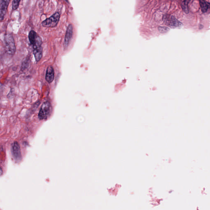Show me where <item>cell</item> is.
Segmentation results:
<instances>
[{
	"mask_svg": "<svg viewBox=\"0 0 210 210\" xmlns=\"http://www.w3.org/2000/svg\"><path fill=\"white\" fill-rule=\"evenodd\" d=\"M29 38L33 48V52L36 62H39L42 57V42L41 38L35 31L31 30L29 33Z\"/></svg>",
	"mask_w": 210,
	"mask_h": 210,
	"instance_id": "1",
	"label": "cell"
},
{
	"mask_svg": "<svg viewBox=\"0 0 210 210\" xmlns=\"http://www.w3.org/2000/svg\"><path fill=\"white\" fill-rule=\"evenodd\" d=\"M4 40L6 52L10 55H14L16 48L13 37L11 34H6Z\"/></svg>",
	"mask_w": 210,
	"mask_h": 210,
	"instance_id": "2",
	"label": "cell"
},
{
	"mask_svg": "<svg viewBox=\"0 0 210 210\" xmlns=\"http://www.w3.org/2000/svg\"><path fill=\"white\" fill-rule=\"evenodd\" d=\"M163 21L166 25L171 29L180 27L183 25L181 22L172 15H165L163 17Z\"/></svg>",
	"mask_w": 210,
	"mask_h": 210,
	"instance_id": "3",
	"label": "cell"
},
{
	"mask_svg": "<svg viewBox=\"0 0 210 210\" xmlns=\"http://www.w3.org/2000/svg\"><path fill=\"white\" fill-rule=\"evenodd\" d=\"M60 14L58 12L55 13L50 17L46 19L42 22V25L43 27L48 28L55 27L57 26L59 21Z\"/></svg>",
	"mask_w": 210,
	"mask_h": 210,
	"instance_id": "4",
	"label": "cell"
},
{
	"mask_svg": "<svg viewBox=\"0 0 210 210\" xmlns=\"http://www.w3.org/2000/svg\"><path fill=\"white\" fill-rule=\"evenodd\" d=\"M51 105L48 102H46L42 105L38 114L39 120H47L50 114Z\"/></svg>",
	"mask_w": 210,
	"mask_h": 210,
	"instance_id": "5",
	"label": "cell"
},
{
	"mask_svg": "<svg viewBox=\"0 0 210 210\" xmlns=\"http://www.w3.org/2000/svg\"><path fill=\"white\" fill-rule=\"evenodd\" d=\"M11 153L16 161H20L21 159V154L20 145L17 142H15L12 144L11 148Z\"/></svg>",
	"mask_w": 210,
	"mask_h": 210,
	"instance_id": "6",
	"label": "cell"
},
{
	"mask_svg": "<svg viewBox=\"0 0 210 210\" xmlns=\"http://www.w3.org/2000/svg\"><path fill=\"white\" fill-rule=\"evenodd\" d=\"M11 0H1V8H0V13H1V21H2L4 19L7 12V7L9 4Z\"/></svg>",
	"mask_w": 210,
	"mask_h": 210,
	"instance_id": "7",
	"label": "cell"
},
{
	"mask_svg": "<svg viewBox=\"0 0 210 210\" xmlns=\"http://www.w3.org/2000/svg\"><path fill=\"white\" fill-rule=\"evenodd\" d=\"M73 32V29L72 25L70 24L68 26L66 34H65V42H64L65 47H67L70 43V41L72 38Z\"/></svg>",
	"mask_w": 210,
	"mask_h": 210,
	"instance_id": "8",
	"label": "cell"
},
{
	"mask_svg": "<svg viewBox=\"0 0 210 210\" xmlns=\"http://www.w3.org/2000/svg\"><path fill=\"white\" fill-rule=\"evenodd\" d=\"M46 80L49 84L52 83L54 79V71L52 66H48L46 71Z\"/></svg>",
	"mask_w": 210,
	"mask_h": 210,
	"instance_id": "9",
	"label": "cell"
},
{
	"mask_svg": "<svg viewBox=\"0 0 210 210\" xmlns=\"http://www.w3.org/2000/svg\"><path fill=\"white\" fill-rule=\"evenodd\" d=\"M199 5L201 11L203 13L207 12L210 9V3L205 0H199Z\"/></svg>",
	"mask_w": 210,
	"mask_h": 210,
	"instance_id": "10",
	"label": "cell"
},
{
	"mask_svg": "<svg viewBox=\"0 0 210 210\" xmlns=\"http://www.w3.org/2000/svg\"><path fill=\"white\" fill-rule=\"evenodd\" d=\"M191 0H181L180 6L183 11L185 14H189V4Z\"/></svg>",
	"mask_w": 210,
	"mask_h": 210,
	"instance_id": "11",
	"label": "cell"
},
{
	"mask_svg": "<svg viewBox=\"0 0 210 210\" xmlns=\"http://www.w3.org/2000/svg\"><path fill=\"white\" fill-rule=\"evenodd\" d=\"M21 1V0H13L12 4V9L13 11H15L18 8Z\"/></svg>",
	"mask_w": 210,
	"mask_h": 210,
	"instance_id": "12",
	"label": "cell"
},
{
	"mask_svg": "<svg viewBox=\"0 0 210 210\" xmlns=\"http://www.w3.org/2000/svg\"><path fill=\"white\" fill-rule=\"evenodd\" d=\"M169 30L168 28L166 27H161L159 28V30L162 33H166V32L168 31Z\"/></svg>",
	"mask_w": 210,
	"mask_h": 210,
	"instance_id": "13",
	"label": "cell"
}]
</instances>
